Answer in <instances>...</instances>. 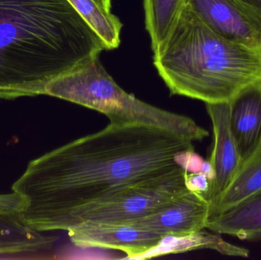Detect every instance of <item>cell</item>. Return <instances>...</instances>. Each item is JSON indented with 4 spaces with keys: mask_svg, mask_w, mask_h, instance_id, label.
<instances>
[{
    "mask_svg": "<svg viewBox=\"0 0 261 260\" xmlns=\"http://www.w3.org/2000/svg\"><path fill=\"white\" fill-rule=\"evenodd\" d=\"M44 95L96 110L107 115L110 122L153 127L193 142L208 136V131L190 118L153 106L126 93L99 58L50 80Z\"/></svg>",
    "mask_w": 261,
    "mask_h": 260,
    "instance_id": "obj_4",
    "label": "cell"
},
{
    "mask_svg": "<svg viewBox=\"0 0 261 260\" xmlns=\"http://www.w3.org/2000/svg\"><path fill=\"white\" fill-rule=\"evenodd\" d=\"M68 1L96 31L107 50L119 47L122 23L116 15L102 9L95 0Z\"/></svg>",
    "mask_w": 261,
    "mask_h": 260,
    "instance_id": "obj_16",
    "label": "cell"
},
{
    "mask_svg": "<svg viewBox=\"0 0 261 260\" xmlns=\"http://www.w3.org/2000/svg\"><path fill=\"white\" fill-rule=\"evenodd\" d=\"M213 32L231 42L261 50V20L244 0H187Z\"/></svg>",
    "mask_w": 261,
    "mask_h": 260,
    "instance_id": "obj_6",
    "label": "cell"
},
{
    "mask_svg": "<svg viewBox=\"0 0 261 260\" xmlns=\"http://www.w3.org/2000/svg\"><path fill=\"white\" fill-rule=\"evenodd\" d=\"M201 172L208 179L210 183L214 180L215 177H216L214 168H213V165H212V163H210L208 160L204 161Z\"/></svg>",
    "mask_w": 261,
    "mask_h": 260,
    "instance_id": "obj_20",
    "label": "cell"
},
{
    "mask_svg": "<svg viewBox=\"0 0 261 260\" xmlns=\"http://www.w3.org/2000/svg\"><path fill=\"white\" fill-rule=\"evenodd\" d=\"M153 65L170 94L205 103L229 102L261 80V50L231 42L208 28L186 6Z\"/></svg>",
    "mask_w": 261,
    "mask_h": 260,
    "instance_id": "obj_3",
    "label": "cell"
},
{
    "mask_svg": "<svg viewBox=\"0 0 261 260\" xmlns=\"http://www.w3.org/2000/svg\"><path fill=\"white\" fill-rule=\"evenodd\" d=\"M187 189L205 195L210 187V181L202 172H190L186 177Z\"/></svg>",
    "mask_w": 261,
    "mask_h": 260,
    "instance_id": "obj_19",
    "label": "cell"
},
{
    "mask_svg": "<svg viewBox=\"0 0 261 260\" xmlns=\"http://www.w3.org/2000/svg\"><path fill=\"white\" fill-rule=\"evenodd\" d=\"M187 0H144L145 27L153 51L168 38Z\"/></svg>",
    "mask_w": 261,
    "mask_h": 260,
    "instance_id": "obj_15",
    "label": "cell"
},
{
    "mask_svg": "<svg viewBox=\"0 0 261 260\" xmlns=\"http://www.w3.org/2000/svg\"><path fill=\"white\" fill-rule=\"evenodd\" d=\"M229 124L242 165L261 147V80L247 85L229 101Z\"/></svg>",
    "mask_w": 261,
    "mask_h": 260,
    "instance_id": "obj_10",
    "label": "cell"
},
{
    "mask_svg": "<svg viewBox=\"0 0 261 260\" xmlns=\"http://www.w3.org/2000/svg\"><path fill=\"white\" fill-rule=\"evenodd\" d=\"M67 232L76 247L120 250L127 255L125 259H132L156 248L164 238L127 223H86Z\"/></svg>",
    "mask_w": 261,
    "mask_h": 260,
    "instance_id": "obj_7",
    "label": "cell"
},
{
    "mask_svg": "<svg viewBox=\"0 0 261 260\" xmlns=\"http://www.w3.org/2000/svg\"><path fill=\"white\" fill-rule=\"evenodd\" d=\"M24 208V199L21 195L12 192L10 194H0V213L18 214Z\"/></svg>",
    "mask_w": 261,
    "mask_h": 260,
    "instance_id": "obj_18",
    "label": "cell"
},
{
    "mask_svg": "<svg viewBox=\"0 0 261 260\" xmlns=\"http://www.w3.org/2000/svg\"><path fill=\"white\" fill-rule=\"evenodd\" d=\"M102 9L108 12H111L112 0H95Z\"/></svg>",
    "mask_w": 261,
    "mask_h": 260,
    "instance_id": "obj_22",
    "label": "cell"
},
{
    "mask_svg": "<svg viewBox=\"0 0 261 260\" xmlns=\"http://www.w3.org/2000/svg\"><path fill=\"white\" fill-rule=\"evenodd\" d=\"M206 229L243 241H260L261 189L230 209L210 217Z\"/></svg>",
    "mask_w": 261,
    "mask_h": 260,
    "instance_id": "obj_12",
    "label": "cell"
},
{
    "mask_svg": "<svg viewBox=\"0 0 261 260\" xmlns=\"http://www.w3.org/2000/svg\"><path fill=\"white\" fill-rule=\"evenodd\" d=\"M210 206L204 195L187 190L153 213L127 222L167 237H182L206 229Z\"/></svg>",
    "mask_w": 261,
    "mask_h": 260,
    "instance_id": "obj_8",
    "label": "cell"
},
{
    "mask_svg": "<svg viewBox=\"0 0 261 260\" xmlns=\"http://www.w3.org/2000/svg\"><path fill=\"white\" fill-rule=\"evenodd\" d=\"M254 9L261 20V0H244Z\"/></svg>",
    "mask_w": 261,
    "mask_h": 260,
    "instance_id": "obj_21",
    "label": "cell"
},
{
    "mask_svg": "<svg viewBox=\"0 0 261 260\" xmlns=\"http://www.w3.org/2000/svg\"><path fill=\"white\" fill-rule=\"evenodd\" d=\"M205 160L198 155L194 150L182 151L176 157V162L188 174L190 172H201Z\"/></svg>",
    "mask_w": 261,
    "mask_h": 260,
    "instance_id": "obj_17",
    "label": "cell"
},
{
    "mask_svg": "<svg viewBox=\"0 0 261 260\" xmlns=\"http://www.w3.org/2000/svg\"><path fill=\"white\" fill-rule=\"evenodd\" d=\"M260 189L261 147L239 168L217 204L210 211V217L230 209Z\"/></svg>",
    "mask_w": 261,
    "mask_h": 260,
    "instance_id": "obj_14",
    "label": "cell"
},
{
    "mask_svg": "<svg viewBox=\"0 0 261 260\" xmlns=\"http://www.w3.org/2000/svg\"><path fill=\"white\" fill-rule=\"evenodd\" d=\"M193 143L166 130L110 122L28 164L12 186L24 199L20 218L38 232H69L122 188L179 166L176 156Z\"/></svg>",
    "mask_w": 261,
    "mask_h": 260,
    "instance_id": "obj_1",
    "label": "cell"
},
{
    "mask_svg": "<svg viewBox=\"0 0 261 260\" xmlns=\"http://www.w3.org/2000/svg\"><path fill=\"white\" fill-rule=\"evenodd\" d=\"M205 105L213 131V147L208 160L216 172L208 192L204 195L211 211L237 174L242 160L230 128L229 102L205 103Z\"/></svg>",
    "mask_w": 261,
    "mask_h": 260,
    "instance_id": "obj_9",
    "label": "cell"
},
{
    "mask_svg": "<svg viewBox=\"0 0 261 260\" xmlns=\"http://www.w3.org/2000/svg\"><path fill=\"white\" fill-rule=\"evenodd\" d=\"M202 249L215 250L221 254L236 257L248 258L250 253L247 249L226 242L219 234L210 233L204 229L185 236L164 238L156 248L140 256L138 259Z\"/></svg>",
    "mask_w": 261,
    "mask_h": 260,
    "instance_id": "obj_13",
    "label": "cell"
},
{
    "mask_svg": "<svg viewBox=\"0 0 261 260\" xmlns=\"http://www.w3.org/2000/svg\"><path fill=\"white\" fill-rule=\"evenodd\" d=\"M187 174L177 166L128 185L86 212L77 226L86 223H127L144 218L188 190Z\"/></svg>",
    "mask_w": 261,
    "mask_h": 260,
    "instance_id": "obj_5",
    "label": "cell"
},
{
    "mask_svg": "<svg viewBox=\"0 0 261 260\" xmlns=\"http://www.w3.org/2000/svg\"><path fill=\"white\" fill-rule=\"evenodd\" d=\"M56 241L28 226L18 214L0 213V258L54 259Z\"/></svg>",
    "mask_w": 261,
    "mask_h": 260,
    "instance_id": "obj_11",
    "label": "cell"
},
{
    "mask_svg": "<svg viewBox=\"0 0 261 260\" xmlns=\"http://www.w3.org/2000/svg\"><path fill=\"white\" fill-rule=\"evenodd\" d=\"M105 44L68 0H0V99L44 95Z\"/></svg>",
    "mask_w": 261,
    "mask_h": 260,
    "instance_id": "obj_2",
    "label": "cell"
}]
</instances>
